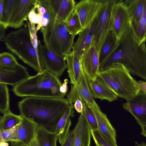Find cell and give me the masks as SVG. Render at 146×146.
Wrapping results in <instances>:
<instances>
[{"instance_id": "obj_8", "label": "cell", "mask_w": 146, "mask_h": 146, "mask_svg": "<svg viewBox=\"0 0 146 146\" xmlns=\"http://www.w3.org/2000/svg\"><path fill=\"white\" fill-rule=\"evenodd\" d=\"M38 49L45 69L58 77L62 75L67 68L64 56L42 44L39 40Z\"/></svg>"}, {"instance_id": "obj_21", "label": "cell", "mask_w": 146, "mask_h": 146, "mask_svg": "<svg viewBox=\"0 0 146 146\" xmlns=\"http://www.w3.org/2000/svg\"><path fill=\"white\" fill-rule=\"evenodd\" d=\"M74 106L70 104L59 120L55 133L58 137V141L61 144L67 137L72 125L70 117L74 116Z\"/></svg>"}, {"instance_id": "obj_16", "label": "cell", "mask_w": 146, "mask_h": 146, "mask_svg": "<svg viewBox=\"0 0 146 146\" xmlns=\"http://www.w3.org/2000/svg\"><path fill=\"white\" fill-rule=\"evenodd\" d=\"M30 76L27 68L19 64L11 68L0 66V83L10 84L13 86Z\"/></svg>"}, {"instance_id": "obj_6", "label": "cell", "mask_w": 146, "mask_h": 146, "mask_svg": "<svg viewBox=\"0 0 146 146\" xmlns=\"http://www.w3.org/2000/svg\"><path fill=\"white\" fill-rule=\"evenodd\" d=\"M44 45L64 56L71 51L75 37L68 31L65 22L56 17L44 28H41Z\"/></svg>"}, {"instance_id": "obj_14", "label": "cell", "mask_w": 146, "mask_h": 146, "mask_svg": "<svg viewBox=\"0 0 146 146\" xmlns=\"http://www.w3.org/2000/svg\"><path fill=\"white\" fill-rule=\"evenodd\" d=\"M97 16L87 28L78 34V38L74 43L72 51L80 58L88 49L94 46Z\"/></svg>"}, {"instance_id": "obj_26", "label": "cell", "mask_w": 146, "mask_h": 146, "mask_svg": "<svg viewBox=\"0 0 146 146\" xmlns=\"http://www.w3.org/2000/svg\"><path fill=\"white\" fill-rule=\"evenodd\" d=\"M36 138L39 146H57L58 137L55 133L49 132L38 126Z\"/></svg>"}, {"instance_id": "obj_43", "label": "cell", "mask_w": 146, "mask_h": 146, "mask_svg": "<svg viewBox=\"0 0 146 146\" xmlns=\"http://www.w3.org/2000/svg\"><path fill=\"white\" fill-rule=\"evenodd\" d=\"M5 29L3 25L0 23V40L1 41H4L6 36L5 34Z\"/></svg>"}, {"instance_id": "obj_33", "label": "cell", "mask_w": 146, "mask_h": 146, "mask_svg": "<svg viewBox=\"0 0 146 146\" xmlns=\"http://www.w3.org/2000/svg\"><path fill=\"white\" fill-rule=\"evenodd\" d=\"M19 125L7 130L0 129V142L19 141L17 136Z\"/></svg>"}, {"instance_id": "obj_10", "label": "cell", "mask_w": 146, "mask_h": 146, "mask_svg": "<svg viewBox=\"0 0 146 146\" xmlns=\"http://www.w3.org/2000/svg\"><path fill=\"white\" fill-rule=\"evenodd\" d=\"M106 0H82L76 5L78 15L84 29L87 28L99 14Z\"/></svg>"}, {"instance_id": "obj_31", "label": "cell", "mask_w": 146, "mask_h": 146, "mask_svg": "<svg viewBox=\"0 0 146 146\" xmlns=\"http://www.w3.org/2000/svg\"><path fill=\"white\" fill-rule=\"evenodd\" d=\"M17 0H4V8L0 15V23L3 24L6 29L9 27L10 20Z\"/></svg>"}, {"instance_id": "obj_3", "label": "cell", "mask_w": 146, "mask_h": 146, "mask_svg": "<svg viewBox=\"0 0 146 146\" xmlns=\"http://www.w3.org/2000/svg\"><path fill=\"white\" fill-rule=\"evenodd\" d=\"M61 84L59 77L45 69L13 86L12 91L20 97L64 98L66 95L60 92Z\"/></svg>"}, {"instance_id": "obj_15", "label": "cell", "mask_w": 146, "mask_h": 146, "mask_svg": "<svg viewBox=\"0 0 146 146\" xmlns=\"http://www.w3.org/2000/svg\"><path fill=\"white\" fill-rule=\"evenodd\" d=\"M37 0H17L9 27L15 29L22 26L27 21L29 15L35 6Z\"/></svg>"}, {"instance_id": "obj_4", "label": "cell", "mask_w": 146, "mask_h": 146, "mask_svg": "<svg viewBox=\"0 0 146 146\" xmlns=\"http://www.w3.org/2000/svg\"><path fill=\"white\" fill-rule=\"evenodd\" d=\"M97 78L120 98L126 100L134 97L139 92L138 82L122 64H112L99 71Z\"/></svg>"}, {"instance_id": "obj_9", "label": "cell", "mask_w": 146, "mask_h": 146, "mask_svg": "<svg viewBox=\"0 0 146 146\" xmlns=\"http://www.w3.org/2000/svg\"><path fill=\"white\" fill-rule=\"evenodd\" d=\"M129 27V18L127 6L124 1H118L112 13L111 31L119 41Z\"/></svg>"}, {"instance_id": "obj_18", "label": "cell", "mask_w": 146, "mask_h": 146, "mask_svg": "<svg viewBox=\"0 0 146 146\" xmlns=\"http://www.w3.org/2000/svg\"><path fill=\"white\" fill-rule=\"evenodd\" d=\"M74 128L75 133L73 146H90L91 128L83 111Z\"/></svg>"}, {"instance_id": "obj_24", "label": "cell", "mask_w": 146, "mask_h": 146, "mask_svg": "<svg viewBox=\"0 0 146 146\" xmlns=\"http://www.w3.org/2000/svg\"><path fill=\"white\" fill-rule=\"evenodd\" d=\"M124 1L129 18V26L133 29L137 26L142 14L145 0H128Z\"/></svg>"}, {"instance_id": "obj_11", "label": "cell", "mask_w": 146, "mask_h": 146, "mask_svg": "<svg viewBox=\"0 0 146 146\" xmlns=\"http://www.w3.org/2000/svg\"><path fill=\"white\" fill-rule=\"evenodd\" d=\"M67 97L70 104H73L78 99L83 104L86 103L90 106L96 102L90 88L89 79L83 72L80 81L76 84H71Z\"/></svg>"}, {"instance_id": "obj_44", "label": "cell", "mask_w": 146, "mask_h": 146, "mask_svg": "<svg viewBox=\"0 0 146 146\" xmlns=\"http://www.w3.org/2000/svg\"><path fill=\"white\" fill-rule=\"evenodd\" d=\"M10 146H25L20 142L15 141L10 142Z\"/></svg>"}, {"instance_id": "obj_30", "label": "cell", "mask_w": 146, "mask_h": 146, "mask_svg": "<svg viewBox=\"0 0 146 146\" xmlns=\"http://www.w3.org/2000/svg\"><path fill=\"white\" fill-rule=\"evenodd\" d=\"M65 23L68 31L74 37L84 30L78 15L74 12Z\"/></svg>"}, {"instance_id": "obj_28", "label": "cell", "mask_w": 146, "mask_h": 146, "mask_svg": "<svg viewBox=\"0 0 146 146\" xmlns=\"http://www.w3.org/2000/svg\"><path fill=\"white\" fill-rule=\"evenodd\" d=\"M23 116L17 115L11 111L3 115L0 117V129L7 130L12 128L21 122Z\"/></svg>"}, {"instance_id": "obj_38", "label": "cell", "mask_w": 146, "mask_h": 146, "mask_svg": "<svg viewBox=\"0 0 146 146\" xmlns=\"http://www.w3.org/2000/svg\"><path fill=\"white\" fill-rule=\"evenodd\" d=\"M75 133L74 128L70 131L67 137L60 146H73Z\"/></svg>"}, {"instance_id": "obj_20", "label": "cell", "mask_w": 146, "mask_h": 146, "mask_svg": "<svg viewBox=\"0 0 146 146\" xmlns=\"http://www.w3.org/2000/svg\"><path fill=\"white\" fill-rule=\"evenodd\" d=\"M64 58L67 65V72L70 83L74 84L80 80L83 74L80 59L72 51L65 54Z\"/></svg>"}, {"instance_id": "obj_46", "label": "cell", "mask_w": 146, "mask_h": 146, "mask_svg": "<svg viewBox=\"0 0 146 146\" xmlns=\"http://www.w3.org/2000/svg\"><path fill=\"white\" fill-rule=\"evenodd\" d=\"M29 146H39L38 143L36 138L33 140Z\"/></svg>"}, {"instance_id": "obj_22", "label": "cell", "mask_w": 146, "mask_h": 146, "mask_svg": "<svg viewBox=\"0 0 146 146\" xmlns=\"http://www.w3.org/2000/svg\"><path fill=\"white\" fill-rule=\"evenodd\" d=\"M89 84L94 98H98L102 100H106L110 102L117 99L118 97L115 94L97 78L94 81L89 79Z\"/></svg>"}, {"instance_id": "obj_37", "label": "cell", "mask_w": 146, "mask_h": 146, "mask_svg": "<svg viewBox=\"0 0 146 146\" xmlns=\"http://www.w3.org/2000/svg\"><path fill=\"white\" fill-rule=\"evenodd\" d=\"M36 8L35 6L29 13L28 19L31 24L37 25L36 28V31L37 32L40 29L41 18L39 14L36 12Z\"/></svg>"}, {"instance_id": "obj_35", "label": "cell", "mask_w": 146, "mask_h": 146, "mask_svg": "<svg viewBox=\"0 0 146 146\" xmlns=\"http://www.w3.org/2000/svg\"><path fill=\"white\" fill-rule=\"evenodd\" d=\"M83 104L84 108L83 112L86 119L91 129H98L96 118L91 107L86 103Z\"/></svg>"}, {"instance_id": "obj_13", "label": "cell", "mask_w": 146, "mask_h": 146, "mask_svg": "<svg viewBox=\"0 0 146 146\" xmlns=\"http://www.w3.org/2000/svg\"><path fill=\"white\" fill-rule=\"evenodd\" d=\"M82 71L88 79L95 80L100 71L99 54L95 47H90L80 58Z\"/></svg>"}, {"instance_id": "obj_45", "label": "cell", "mask_w": 146, "mask_h": 146, "mask_svg": "<svg viewBox=\"0 0 146 146\" xmlns=\"http://www.w3.org/2000/svg\"><path fill=\"white\" fill-rule=\"evenodd\" d=\"M141 135L146 137V126H141Z\"/></svg>"}, {"instance_id": "obj_29", "label": "cell", "mask_w": 146, "mask_h": 146, "mask_svg": "<svg viewBox=\"0 0 146 146\" xmlns=\"http://www.w3.org/2000/svg\"><path fill=\"white\" fill-rule=\"evenodd\" d=\"M76 5L74 0H62L57 17L65 22L74 12Z\"/></svg>"}, {"instance_id": "obj_1", "label": "cell", "mask_w": 146, "mask_h": 146, "mask_svg": "<svg viewBox=\"0 0 146 146\" xmlns=\"http://www.w3.org/2000/svg\"><path fill=\"white\" fill-rule=\"evenodd\" d=\"M70 104L67 98L29 97L18 103L20 115L48 131L55 133L58 123Z\"/></svg>"}, {"instance_id": "obj_12", "label": "cell", "mask_w": 146, "mask_h": 146, "mask_svg": "<svg viewBox=\"0 0 146 146\" xmlns=\"http://www.w3.org/2000/svg\"><path fill=\"white\" fill-rule=\"evenodd\" d=\"M123 108L134 117L141 126H146V94L139 91L134 97L126 100Z\"/></svg>"}, {"instance_id": "obj_25", "label": "cell", "mask_w": 146, "mask_h": 146, "mask_svg": "<svg viewBox=\"0 0 146 146\" xmlns=\"http://www.w3.org/2000/svg\"><path fill=\"white\" fill-rule=\"evenodd\" d=\"M119 43V41L111 31L110 32L103 44L99 54L100 66L113 54Z\"/></svg>"}, {"instance_id": "obj_39", "label": "cell", "mask_w": 146, "mask_h": 146, "mask_svg": "<svg viewBox=\"0 0 146 146\" xmlns=\"http://www.w3.org/2000/svg\"><path fill=\"white\" fill-rule=\"evenodd\" d=\"M51 7L57 15L59 11L62 0H48Z\"/></svg>"}, {"instance_id": "obj_7", "label": "cell", "mask_w": 146, "mask_h": 146, "mask_svg": "<svg viewBox=\"0 0 146 146\" xmlns=\"http://www.w3.org/2000/svg\"><path fill=\"white\" fill-rule=\"evenodd\" d=\"M118 0H106L97 16L94 46L99 54L102 47L110 32L111 20L113 7Z\"/></svg>"}, {"instance_id": "obj_41", "label": "cell", "mask_w": 146, "mask_h": 146, "mask_svg": "<svg viewBox=\"0 0 146 146\" xmlns=\"http://www.w3.org/2000/svg\"><path fill=\"white\" fill-rule=\"evenodd\" d=\"M68 79H64V82L62 84L60 88V91L61 93L66 94L68 90Z\"/></svg>"}, {"instance_id": "obj_42", "label": "cell", "mask_w": 146, "mask_h": 146, "mask_svg": "<svg viewBox=\"0 0 146 146\" xmlns=\"http://www.w3.org/2000/svg\"><path fill=\"white\" fill-rule=\"evenodd\" d=\"M138 83L139 89V91L141 92L146 94V81L139 80Z\"/></svg>"}, {"instance_id": "obj_23", "label": "cell", "mask_w": 146, "mask_h": 146, "mask_svg": "<svg viewBox=\"0 0 146 146\" xmlns=\"http://www.w3.org/2000/svg\"><path fill=\"white\" fill-rule=\"evenodd\" d=\"M35 6L41 18L40 29L45 28L55 20L56 15L52 9L48 0H37Z\"/></svg>"}, {"instance_id": "obj_36", "label": "cell", "mask_w": 146, "mask_h": 146, "mask_svg": "<svg viewBox=\"0 0 146 146\" xmlns=\"http://www.w3.org/2000/svg\"><path fill=\"white\" fill-rule=\"evenodd\" d=\"M19 63L11 53L4 52L0 54V66L5 67H14Z\"/></svg>"}, {"instance_id": "obj_5", "label": "cell", "mask_w": 146, "mask_h": 146, "mask_svg": "<svg viewBox=\"0 0 146 146\" xmlns=\"http://www.w3.org/2000/svg\"><path fill=\"white\" fill-rule=\"evenodd\" d=\"M4 43L7 49L37 73L42 72L45 69L40 55L32 44L27 27L7 34Z\"/></svg>"}, {"instance_id": "obj_27", "label": "cell", "mask_w": 146, "mask_h": 146, "mask_svg": "<svg viewBox=\"0 0 146 146\" xmlns=\"http://www.w3.org/2000/svg\"><path fill=\"white\" fill-rule=\"evenodd\" d=\"M131 30L139 44L146 42V0H145L143 13L139 23L137 26Z\"/></svg>"}, {"instance_id": "obj_40", "label": "cell", "mask_w": 146, "mask_h": 146, "mask_svg": "<svg viewBox=\"0 0 146 146\" xmlns=\"http://www.w3.org/2000/svg\"><path fill=\"white\" fill-rule=\"evenodd\" d=\"M73 104L74 108L77 112L80 113H82L84 108L83 102L80 100H76Z\"/></svg>"}, {"instance_id": "obj_34", "label": "cell", "mask_w": 146, "mask_h": 146, "mask_svg": "<svg viewBox=\"0 0 146 146\" xmlns=\"http://www.w3.org/2000/svg\"><path fill=\"white\" fill-rule=\"evenodd\" d=\"M91 132L96 146H118L111 142L98 129H91Z\"/></svg>"}, {"instance_id": "obj_32", "label": "cell", "mask_w": 146, "mask_h": 146, "mask_svg": "<svg viewBox=\"0 0 146 146\" xmlns=\"http://www.w3.org/2000/svg\"><path fill=\"white\" fill-rule=\"evenodd\" d=\"M9 95L7 84L0 83V111L3 115L11 111Z\"/></svg>"}, {"instance_id": "obj_19", "label": "cell", "mask_w": 146, "mask_h": 146, "mask_svg": "<svg viewBox=\"0 0 146 146\" xmlns=\"http://www.w3.org/2000/svg\"><path fill=\"white\" fill-rule=\"evenodd\" d=\"M38 125L33 121L23 116L17 132L18 141L25 146H29L36 137Z\"/></svg>"}, {"instance_id": "obj_2", "label": "cell", "mask_w": 146, "mask_h": 146, "mask_svg": "<svg viewBox=\"0 0 146 146\" xmlns=\"http://www.w3.org/2000/svg\"><path fill=\"white\" fill-rule=\"evenodd\" d=\"M116 62L123 64L130 73L146 81L145 42L139 44L130 26L114 52L100 65L99 71Z\"/></svg>"}, {"instance_id": "obj_48", "label": "cell", "mask_w": 146, "mask_h": 146, "mask_svg": "<svg viewBox=\"0 0 146 146\" xmlns=\"http://www.w3.org/2000/svg\"><path fill=\"white\" fill-rule=\"evenodd\" d=\"M135 146H146V143L143 142H142L141 143H139L137 142H136Z\"/></svg>"}, {"instance_id": "obj_47", "label": "cell", "mask_w": 146, "mask_h": 146, "mask_svg": "<svg viewBox=\"0 0 146 146\" xmlns=\"http://www.w3.org/2000/svg\"><path fill=\"white\" fill-rule=\"evenodd\" d=\"M4 0H0V15L2 14L4 8Z\"/></svg>"}, {"instance_id": "obj_17", "label": "cell", "mask_w": 146, "mask_h": 146, "mask_svg": "<svg viewBox=\"0 0 146 146\" xmlns=\"http://www.w3.org/2000/svg\"><path fill=\"white\" fill-rule=\"evenodd\" d=\"M90 106L95 115L98 129L111 142L117 144L116 130L110 123L106 115L102 111L96 102L93 105Z\"/></svg>"}, {"instance_id": "obj_49", "label": "cell", "mask_w": 146, "mask_h": 146, "mask_svg": "<svg viewBox=\"0 0 146 146\" xmlns=\"http://www.w3.org/2000/svg\"><path fill=\"white\" fill-rule=\"evenodd\" d=\"M8 144L6 142H0V146H8Z\"/></svg>"}]
</instances>
